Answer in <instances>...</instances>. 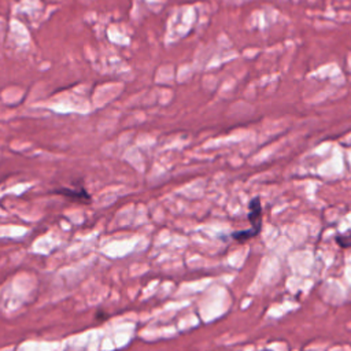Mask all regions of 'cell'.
Instances as JSON below:
<instances>
[{
    "instance_id": "cell-3",
    "label": "cell",
    "mask_w": 351,
    "mask_h": 351,
    "mask_svg": "<svg viewBox=\"0 0 351 351\" xmlns=\"http://www.w3.org/2000/svg\"><path fill=\"white\" fill-rule=\"evenodd\" d=\"M258 234V232L255 230V229H252V228H250V229H243V230H236V232H233L232 234H230V237L233 239V240H236V241H239V243H244V241H247V240H250V239H252V237H255Z\"/></svg>"
},
{
    "instance_id": "cell-1",
    "label": "cell",
    "mask_w": 351,
    "mask_h": 351,
    "mask_svg": "<svg viewBox=\"0 0 351 351\" xmlns=\"http://www.w3.org/2000/svg\"><path fill=\"white\" fill-rule=\"evenodd\" d=\"M51 193L64 196L73 202L82 203V204H88L92 200V196L88 192V189L84 186V184H75L73 186H59L52 189Z\"/></svg>"
},
{
    "instance_id": "cell-4",
    "label": "cell",
    "mask_w": 351,
    "mask_h": 351,
    "mask_svg": "<svg viewBox=\"0 0 351 351\" xmlns=\"http://www.w3.org/2000/svg\"><path fill=\"white\" fill-rule=\"evenodd\" d=\"M336 243L341 247V248H351V230H347L344 233L336 234L335 236Z\"/></svg>"
},
{
    "instance_id": "cell-2",
    "label": "cell",
    "mask_w": 351,
    "mask_h": 351,
    "mask_svg": "<svg viewBox=\"0 0 351 351\" xmlns=\"http://www.w3.org/2000/svg\"><path fill=\"white\" fill-rule=\"evenodd\" d=\"M247 218L250 221L251 228L259 233L262 229V204H261V199L258 196L250 200Z\"/></svg>"
}]
</instances>
